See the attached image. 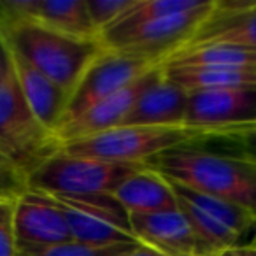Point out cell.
Wrapping results in <instances>:
<instances>
[{"instance_id":"6da1fadb","label":"cell","mask_w":256,"mask_h":256,"mask_svg":"<svg viewBox=\"0 0 256 256\" xmlns=\"http://www.w3.org/2000/svg\"><path fill=\"white\" fill-rule=\"evenodd\" d=\"M144 165L186 188L226 200L256 214V164L249 158L190 146L158 154Z\"/></svg>"},{"instance_id":"7a4b0ae2","label":"cell","mask_w":256,"mask_h":256,"mask_svg":"<svg viewBox=\"0 0 256 256\" xmlns=\"http://www.w3.org/2000/svg\"><path fill=\"white\" fill-rule=\"evenodd\" d=\"M0 28L12 51L70 95L104 51L98 39H78L28 20L6 23Z\"/></svg>"},{"instance_id":"3957f363","label":"cell","mask_w":256,"mask_h":256,"mask_svg":"<svg viewBox=\"0 0 256 256\" xmlns=\"http://www.w3.org/2000/svg\"><path fill=\"white\" fill-rule=\"evenodd\" d=\"M216 136L209 130L182 126H118L100 136L76 140L60 150L76 156H90L121 164H146L148 160L179 148L195 146L196 140Z\"/></svg>"},{"instance_id":"277c9868","label":"cell","mask_w":256,"mask_h":256,"mask_svg":"<svg viewBox=\"0 0 256 256\" xmlns=\"http://www.w3.org/2000/svg\"><path fill=\"white\" fill-rule=\"evenodd\" d=\"M144 164H121L76 156L58 150L28 172V188L48 195H112L126 178Z\"/></svg>"},{"instance_id":"5b68a950","label":"cell","mask_w":256,"mask_h":256,"mask_svg":"<svg viewBox=\"0 0 256 256\" xmlns=\"http://www.w3.org/2000/svg\"><path fill=\"white\" fill-rule=\"evenodd\" d=\"M216 0H206L204 6L188 12L164 16L128 28H107L100 34V44L107 51L136 54L164 65L168 56L188 46L210 20Z\"/></svg>"},{"instance_id":"8992f818","label":"cell","mask_w":256,"mask_h":256,"mask_svg":"<svg viewBox=\"0 0 256 256\" xmlns=\"http://www.w3.org/2000/svg\"><path fill=\"white\" fill-rule=\"evenodd\" d=\"M60 150V140L48 130L26 104L12 67L0 79V151L23 170H32Z\"/></svg>"},{"instance_id":"52a82bcc","label":"cell","mask_w":256,"mask_h":256,"mask_svg":"<svg viewBox=\"0 0 256 256\" xmlns=\"http://www.w3.org/2000/svg\"><path fill=\"white\" fill-rule=\"evenodd\" d=\"M51 196L64 210L72 240L96 248L139 242L130 226V212L114 195Z\"/></svg>"},{"instance_id":"ba28073f","label":"cell","mask_w":256,"mask_h":256,"mask_svg":"<svg viewBox=\"0 0 256 256\" xmlns=\"http://www.w3.org/2000/svg\"><path fill=\"white\" fill-rule=\"evenodd\" d=\"M156 67H160V64H154L136 54L104 50L90 65L79 84L72 92L64 121L58 128L74 121L93 106L121 92Z\"/></svg>"},{"instance_id":"9c48e42d","label":"cell","mask_w":256,"mask_h":256,"mask_svg":"<svg viewBox=\"0 0 256 256\" xmlns=\"http://www.w3.org/2000/svg\"><path fill=\"white\" fill-rule=\"evenodd\" d=\"M188 93V126L224 137H244L256 128V88L198 90Z\"/></svg>"},{"instance_id":"30bf717a","label":"cell","mask_w":256,"mask_h":256,"mask_svg":"<svg viewBox=\"0 0 256 256\" xmlns=\"http://www.w3.org/2000/svg\"><path fill=\"white\" fill-rule=\"evenodd\" d=\"M130 226L139 242L167 256H218L198 237L182 210L153 214H130Z\"/></svg>"},{"instance_id":"8fae6325","label":"cell","mask_w":256,"mask_h":256,"mask_svg":"<svg viewBox=\"0 0 256 256\" xmlns=\"http://www.w3.org/2000/svg\"><path fill=\"white\" fill-rule=\"evenodd\" d=\"M14 232L18 248L54 246L72 240L68 223L56 200L30 188L14 202Z\"/></svg>"},{"instance_id":"7c38bea8","label":"cell","mask_w":256,"mask_h":256,"mask_svg":"<svg viewBox=\"0 0 256 256\" xmlns=\"http://www.w3.org/2000/svg\"><path fill=\"white\" fill-rule=\"evenodd\" d=\"M190 93L156 67L148 78L121 126H182L186 124Z\"/></svg>"},{"instance_id":"4fadbf2b","label":"cell","mask_w":256,"mask_h":256,"mask_svg":"<svg viewBox=\"0 0 256 256\" xmlns=\"http://www.w3.org/2000/svg\"><path fill=\"white\" fill-rule=\"evenodd\" d=\"M9 56H11V67L16 82L26 104L34 110L37 120L56 136V130L64 121L65 110L70 100V93L58 86L54 81H51L36 67H32L25 58H22L11 48H9Z\"/></svg>"},{"instance_id":"5bb4252c","label":"cell","mask_w":256,"mask_h":256,"mask_svg":"<svg viewBox=\"0 0 256 256\" xmlns=\"http://www.w3.org/2000/svg\"><path fill=\"white\" fill-rule=\"evenodd\" d=\"M153 70H150L146 76L137 79L136 82H132L130 86L123 88L121 92L114 93L112 96H109V98L102 100V102H98L96 106H93L92 109L82 112L81 116L76 118L74 121L64 124L62 128H58L56 137H58V140H60V148L68 142L90 139V137L100 136V134L109 132L112 128L121 126Z\"/></svg>"},{"instance_id":"9a60e30c","label":"cell","mask_w":256,"mask_h":256,"mask_svg":"<svg viewBox=\"0 0 256 256\" xmlns=\"http://www.w3.org/2000/svg\"><path fill=\"white\" fill-rule=\"evenodd\" d=\"M112 195L130 214H153L179 209L172 182L148 165L124 179Z\"/></svg>"},{"instance_id":"2e32d148","label":"cell","mask_w":256,"mask_h":256,"mask_svg":"<svg viewBox=\"0 0 256 256\" xmlns=\"http://www.w3.org/2000/svg\"><path fill=\"white\" fill-rule=\"evenodd\" d=\"M164 72L186 92L256 88V67H164Z\"/></svg>"},{"instance_id":"e0dca14e","label":"cell","mask_w":256,"mask_h":256,"mask_svg":"<svg viewBox=\"0 0 256 256\" xmlns=\"http://www.w3.org/2000/svg\"><path fill=\"white\" fill-rule=\"evenodd\" d=\"M206 44L256 50V6L237 14H221L214 9L210 20L188 46Z\"/></svg>"},{"instance_id":"ac0fdd59","label":"cell","mask_w":256,"mask_h":256,"mask_svg":"<svg viewBox=\"0 0 256 256\" xmlns=\"http://www.w3.org/2000/svg\"><path fill=\"white\" fill-rule=\"evenodd\" d=\"M162 67H256V50L235 46H186Z\"/></svg>"},{"instance_id":"d6986e66","label":"cell","mask_w":256,"mask_h":256,"mask_svg":"<svg viewBox=\"0 0 256 256\" xmlns=\"http://www.w3.org/2000/svg\"><path fill=\"white\" fill-rule=\"evenodd\" d=\"M170 181V179H168ZM172 182L174 188L176 198L184 200V202L193 204L195 207L202 209L204 212H207L209 216L216 218L218 221H221L223 224H226L228 228H232L234 232H237L240 237L248 235L251 230H256V214L251 210L244 209L240 206H235L226 200L216 198V196L206 195V193L195 192L190 190L186 186L179 184V182Z\"/></svg>"},{"instance_id":"ffe728a7","label":"cell","mask_w":256,"mask_h":256,"mask_svg":"<svg viewBox=\"0 0 256 256\" xmlns=\"http://www.w3.org/2000/svg\"><path fill=\"white\" fill-rule=\"evenodd\" d=\"M204 2L206 0H136V4L109 28H128L164 16L188 12L198 9L200 6H204Z\"/></svg>"},{"instance_id":"44dd1931","label":"cell","mask_w":256,"mask_h":256,"mask_svg":"<svg viewBox=\"0 0 256 256\" xmlns=\"http://www.w3.org/2000/svg\"><path fill=\"white\" fill-rule=\"evenodd\" d=\"M140 244V242H137ZM137 244H118L107 248L79 244L76 240H68L64 244L39 246V248H18V256H121Z\"/></svg>"},{"instance_id":"7402d4cb","label":"cell","mask_w":256,"mask_h":256,"mask_svg":"<svg viewBox=\"0 0 256 256\" xmlns=\"http://www.w3.org/2000/svg\"><path fill=\"white\" fill-rule=\"evenodd\" d=\"M28 190V176L0 151V200H16Z\"/></svg>"},{"instance_id":"603a6c76","label":"cell","mask_w":256,"mask_h":256,"mask_svg":"<svg viewBox=\"0 0 256 256\" xmlns=\"http://www.w3.org/2000/svg\"><path fill=\"white\" fill-rule=\"evenodd\" d=\"M134 4L136 0H86L90 18L98 34L112 26Z\"/></svg>"},{"instance_id":"cb8c5ba5","label":"cell","mask_w":256,"mask_h":256,"mask_svg":"<svg viewBox=\"0 0 256 256\" xmlns=\"http://www.w3.org/2000/svg\"><path fill=\"white\" fill-rule=\"evenodd\" d=\"M14 202L16 200H0V256H18Z\"/></svg>"},{"instance_id":"d4e9b609","label":"cell","mask_w":256,"mask_h":256,"mask_svg":"<svg viewBox=\"0 0 256 256\" xmlns=\"http://www.w3.org/2000/svg\"><path fill=\"white\" fill-rule=\"evenodd\" d=\"M11 70V56H9V46L6 36L0 28V79Z\"/></svg>"},{"instance_id":"484cf974","label":"cell","mask_w":256,"mask_h":256,"mask_svg":"<svg viewBox=\"0 0 256 256\" xmlns=\"http://www.w3.org/2000/svg\"><path fill=\"white\" fill-rule=\"evenodd\" d=\"M121 256H167V254H164V252L156 251V249L151 248V246H146L140 242V244H137L136 248H132L130 251H126Z\"/></svg>"},{"instance_id":"4316f807","label":"cell","mask_w":256,"mask_h":256,"mask_svg":"<svg viewBox=\"0 0 256 256\" xmlns=\"http://www.w3.org/2000/svg\"><path fill=\"white\" fill-rule=\"evenodd\" d=\"M218 256H256V248H251V246H235V248L224 249L221 251Z\"/></svg>"},{"instance_id":"83f0119b","label":"cell","mask_w":256,"mask_h":256,"mask_svg":"<svg viewBox=\"0 0 256 256\" xmlns=\"http://www.w3.org/2000/svg\"><path fill=\"white\" fill-rule=\"evenodd\" d=\"M240 139H242V142H244L246 150H248V153H249L248 158L256 164V128L254 130H251L249 134H246L244 137H240Z\"/></svg>"},{"instance_id":"f1b7e54d","label":"cell","mask_w":256,"mask_h":256,"mask_svg":"<svg viewBox=\"0 0 256 256\" xmlns=\"http://www.w3.org/2000/svg\"><path fill=\"white\" fill-rule=\"evenodd\" d=\"M249 246H251V248H256V230H254V234H252V237H251V242H249Z\"/></svg>"}]
</instances>
